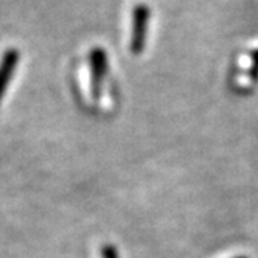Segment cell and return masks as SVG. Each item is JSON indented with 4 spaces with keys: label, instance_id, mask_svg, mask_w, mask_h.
<instances>
[{
    "label": "cell",
    "instance_id": "6da1fadb",
    "mask_svg": "<svg viewBox=\"0 0 258 258\" xmlns=\"http://www.w3.org/2000/svg\"><path fill=\"white\" fill-rule=\"evenodd\" d=\"M150 16L151 11L150 8L139 4L133 10V21H131V51L134 54H140L145 48L146 44V34H148V27H150Z\"/></svg>",
    "mask_w": 258,
    "mask_h": 258
},
{
    "label": "cell",
    "instance_id": "7a4b0ae2",
    "mask_svg": "<svg viewBox=\"0 0 258 258\" xmlns=\"http://www.w3.org/2000/svg\"><path fill=\"white\" fill-rule=\"evenodd\" d=\"M89 62H90V87H92V95L94 98H98L101 94V84L107 72V58L106 51L101 47L92 48L89 54Z\"/></svg>",
    "mask_w": 258,
    "mask_h": 258
},
{
    "label": "cell",
    "instance_id": "3957f363",
    "mask_svg": "<svg viewBox=\"0 0 258 258\" xmlns=\"http://www.w3.org/2000/svg\"><path fill=\"white\" fill-rule=\"evenodd\" d=\"M19 64V51L16 48H10L4 53L2 59H0V101H2L7 87L14 75V72Z\"/></svg>",
    "mask_w": 258,
    "mask_h": 258
},
{
    "label": "cell",
    "instance_id": "277c9868",
    "mask_svg": "<svg viewBox=\"0 0 258 258\" xmlns=\"http://www.w3.org/2000/svg\"><path fill=\"white\" fill-rule=\"evenodd\" d=\"M101 255H103V258H118V252H117V249H115L112 244H106V246H103Z\"/></svg>",
    "mask_w": 258,
    "mask_h": 258
},
{
    "label": "cell",
    "instance_id": "5b68a950",
    "mask_svg": "<svg viewBox=\"0 0 258 258\" xmlns=\"http://www.w3.org/2000/svg\"><path fill=\"white\" fill-rule=\"evenodd\" d=\"M253 58H255V61H256V66H258V51H255V53H253Z\"/></svg>",
    "mask_w": 258,
    "mask_h": 258
}]
</instances>
